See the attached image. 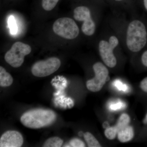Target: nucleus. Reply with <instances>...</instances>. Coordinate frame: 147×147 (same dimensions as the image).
<instances>
[{"mask_svg": "<svg viewBox=\"0 0 147 147\" xmlns=\"http://www.w3.org/2000/svg\"><path fill=\"white\" fill-rule=\"evenodd\" d=\"M74 17L77 21H83L82 31L86 35L92 36L95 31L96 26L91 16L90 11L88 7L79 6L74 11Z\"/></svg>", "mask_w": 147, "mask_h": 147, "instance_id": "8", "label": "nucleus"}, {"mask_svg": "<svg viewBox=\"0 0 147 147\" xmlns=\"http://www.w3.org/2000/svg\"><path fill=\"white\" fill-rule=\"evenodd\" d=\"M56 34L66 39L76 38L79 34V30L75 21L71 18L64 17L59 18L53 26Z\"/></svg>", "mask_w": 147, "mask_h": 147, "instance_id": "4", "label": "nucleus"}, {"mask_svg": "<svg viewBox=\"0 0 147 147\" xmlns=\"http://www.w3.org/2000/svg\"><path fill=\"white\" fill-rule=\"evenodd\" d=\"M31 47L21 42L14 43L5 56L6 62L12 67L21 66L24 62V57L31 52Z\"/></svg>", "mask_w": 147, "mask_h": 147, "instance_id": "3", "label": "nucleus"}, {"mask_svg": "<svg viewBox=\"0 0 147 147\" xmlns=\"http://www.w3.org/2000/svg\"><path fill=\"white\" fill-rule=\"evenodd\" d=\"M119 44V40L115 36H111L109 41L102 40L99 43V53L103 62L110 68L117 64V59L113 51Z\"/></svg>", "mask_w": 147, "mask_h": 147, "instance_id": "5", "label": "nucleus"}, {"mask_svg": "<svg viewBox=\"0 0 147 147\" xmlns=\"http://www.w3.org/2000/svg\"><path fill=\"white\" fill-rule=\"evenodd\" d=\"M70 147H86L85 143L83 141L79 139L74 138L70 140L69 142Z\"/></svg>", "mask_w": 147, "mask_h": 147, "instance_id": "18", "label": "nucleus"}, {"mask_svg": "<svg viewBox=\"0 0 147 147\" xmlns=\"http://www.w3.org/2000/svg\"><path fill=\"white\" fill-rule=\"evenodd\" d=\"M57 117V115L53 110L33 109L24 113L21 117V122L29 128L39 129L51 125Z\"/></svg>", "mask_w": 147, "mask_h": 147, "instance_id": "1", "label": "nucleus"}, {"mask_svg": "<svg viewBox=\"0 0 147 147\" xmlns=\"http://www.w3.org/2000/svg\"><path fill=\"white\" fill-rule=\"evenodd\" d=\"M142 59L144 65L147 67V51L145 52L142 55Z\"/></svg>", "mask_w": 147, "mask_h": 147, "instance_id": "20", "label": "nucleus"}, {"mask_svg": "<svg viewBox=\"0 0 147 147\" xmlns=\"http://www.w3.org/2000/svg\"><path fill=\"white\" fill-rule=\"evenodd\" d=\"M84 139L86 142L88 146L89 147H101L97 139L89 132H86L84 134Z\"/></svg>", "mask_w": 147, "mask_h": 147, "instance_id": "14", "label": "nucleus"}, {"mask_svg": "<svg viewBox=\"0 0 147 147\" xmlns=\"http://www.w3.org/2000/svg\"><path fill=\"white\" fill-rule=\"evenodd\" d=\"M118 131L115 126L108 127L105 129L104 134L107 139L109 140H113L116 138L117 135Z\"/></svg>", "mask_w": 147, "mask_h": 147, "instance_id": "16", "label": "nucleus"}, {"mask_svg": "<svg viewBox=\"0 0 147 147\" xmlns=\"http://www.w3.org/2000/svg\"><path fill=\"white\" fill-rule=\"evenodd\" d=\"M23 143V136L20 132L15 130L6 131L0 139L1 147H20Z\"/></svg>", "mask_w": 147, "mask_h": 147, "instance_id": "9", "label": "nucleus"}, {"mask_svg": "<svg viewBox=\"0 0 147 147\" xmlns=\"http://www.w3.org/2000/svg\"><path fill=\"white\" fill-rule=\"evenodd\" d=\"M144 4L146 9L147 10V0H144Z\"/></svg>", "mask_w": 147, "mask_h": 147, "instance_id": "23", "label": "nucleus"}, {"mask_svg": "<svg viewBox=\"0 0 147 147\" xmlns=\"http://www.w3.org/2000/svg\"><path fill=\"white\" fill-rule=\"evenodd\" d=\"M121 107V104L120 103H118V104H116V105H112V106H111V108H112V109L115 110V109L120 108Z\"/></svg>", "mask_w": 147, "mask_h": 147, "instance_id": "22", "label": "nucleus"}, {"mask_svg": "<svg viewBox=\"0 0 147 147\" xmlns=\"http://www.w3.org/2000/svg\"><path fill=\"white\" fill-rule=\"evenodd\" d=\"M59 0H42V6L46 11H51L55 8Z\"/></svg>", "mask_w": 147, "mask_h": 147, "instance_id": "15", "label": "nucleus"}, {"mask_svg": "<svg viewBox=\"0 0 147 147\" xmlns=\"http://www.w3.org/2000/svg\"><path fill=\"white\" fill-rule=\"evenodd\" d=\"M116 1H122V0H116Z\"/></svg>", "mask_w": 147, "mask_h": 147, "instance_id": "24", "label": "nucleus"}, {"mask_svg": "<svg viewBox=\"0 0 147 147\" xmlns=\"http://www.w3.org/2000/svg\"><path fill=\"white\" fill-rule=\"evenodd\" d=\"M140 88L142 90L147 92V77L143 79L140 84Z\"/></svg>", "mask_w": 147, "mask_h": 147, "instance_id": "19", "label": "nucleus"}, {"mask_svg": "<svg viewBox=\"0 0 147 147\" xmlns=\"http://www.w3.org/2000/svg\"><path fill=\"white\" fill-rule=\"evenodd\" d=\"M93 69L95 73L94 77L87 82L86 87L90 91L95 92L100 91L105 85L109 71L107 67L100 62L95 63Z\"/></svg>", "mask_w": 147, "mask_h": 147, "instance_id": "7", "label": "nucleus"}, {"mask_svg": "<svg viewBox=\"0 0 147 147\" xmlns=\"http://www.w3.org/2000/svg\"><path fill=\"white\" fill-rule=\"evenodd\" d=\"M62 139L58 137H51L47 139L43 144L44 147H60L63 144Z\"/></svg>", "mask_w": 147, "mask_h": 147, "instance_id": "13", "label": "nucleus"}, {"mask_svg": "<svg viewBox=\"0 0 147 147\" xmlns=\"http://www.w3.org/2000/svg\"><path fill=\"white\" fill-rule=\"evenodd\" d=\"M147 34L144 25L139 20L131 21L127 32L126 44L131 52H139L147 42Z\"/></svg>", "mask_w": 147, "mask_h": 147, "instance_id": "2", "label": "nucleus"}, {"mask_svg": "<svg viewBox=\"0 0 147 147\" xmlns=\"http://www.w3.org/2000/svg\"><path fill=\"white\" fill-rule=\"evenodd\" d=\"M134 136V131L133 127L128 125L121 129L118 132V140L121 143H126L133 139Z\"/></svg>", "mask_w": 147, "mask_h": 147, "instance_id": "10", "label": "nucleus"}, {"mask_svg": "<svg viewBox=\"0 0 147 147\" xmlns=\"http://www.w3.org/2000/svg\"><path fill=\"white\" fill-rule=\"evenodd\" d=\"M13 82V79L10 74L7 72L3 67H0V86L5 87L10 86Z\"/></svg>", "mask_w": 147, "mask_h": 147, "instance_id": "11", "label": "nucleus"}, {"mask_svg": "<svg viewBox=\"0 0 147 147\" xmlns=\"http://www.w3.org/2000/svg\"><path fill=\"white\" fill-rule=\"evenodd\" d=\"M61 65L60 60L56 57H51L46 60L38 61L32 66V73L36 77H45L57 71Z\"/></svg>", "mask_w": 147, "mask_h": 147, "instance_id": "6", "label": "nucleus"}, {"mask_svg": "<svg viewBox=\"0 0 147 147\" xmlns=\"http://www.w3.org/2000/svg\"><path fill=\"white\" fill-rule=\"evenodd\" d=\"M116 86L119 89L123 90H126V86L125 85H122L121 83L119 81L116 82Z\"/></svg>", "mask_w": 147, "mask_h": 147, "instance_id": "21", "label": "nucleus"}, {"mask_svg": "<svg viewBox=\"0 0 147 147\" xmlns=\"http://www.w3.org/2000/svg\"><path fill=\"white\" fill-rule=\"evenodd\" d=\"M8 23L11 34H16L18 30V27L15 18L13 16H11L9 18Z\"/></svg>", "mask_w": 147, "mask_h": 147, "instance_id": "17", "label": "nucleus"}, {"mask_svg": "<svg viewBox=\"0 0 147 147\" xmlns=\"http://www.w3.org/2000/svg\"><path fill=\"white\" fill-rule=\"evenodd\" d=\"M130 121V117L127 114L125 113L122 114L119 118L117 125H115L118 131H119L121 129L128 125Z\"/></svg>", "mask_w": 147, "mask_h": 147, "instance_id": "12", "label": "nucleus"}]
</instances>
